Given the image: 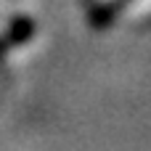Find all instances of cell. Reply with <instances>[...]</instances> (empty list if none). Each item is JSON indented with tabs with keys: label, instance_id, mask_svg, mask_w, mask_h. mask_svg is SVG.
Returning a JSON list of instances; mask_svg holds the SVG:
<instances>
[{
	"label": "cell",
	"instance_id": "1",
	"mask_svg": "<svg viewBox=\"0 0 151 151\" xmlns=\"http://www.w3.org/2000/svg\"><path fill=\"white\" fill-rule=\"evenodd\" d=\"M35 37V21L29 19V16H16L13 21H11V29L5 32V37L0 40L3 45H21V42H27V40H32Z\"/></svg>",
	"mask_w": 151,
	"mask_h": 151
},
{
	"label": "cell",
	"instance_id": "2",
	"mask_svg": "<svg viewBox=\"0 0 151 151\" xmlns=\"http://www.w3.org/2000/svg\"><path fill=\"white\" fill-rule=\"evenodd\" d=\"M3 48H5V45H3V42H0V56H3Z\"/></svg>",
	"mask_w": 151,
	"mask_h": 151
}]
</instances>
